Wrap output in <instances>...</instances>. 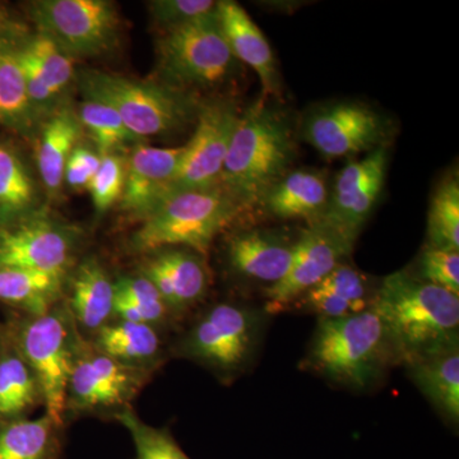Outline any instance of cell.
Here are the masks:
<instances>
[{
	"mask_svg": "<svg viewBox=\"0 0 459 459\" xmlns=\"http://www.w3.org/2000/svg\"><path fill=\"white\" fill-rule=\"evenodd\" d=\"M371 307L385 323L397 365L459 347V296L410 272L385 277Z\"/></svg>",
	"mask_w": 459,
	"mask_h": 459,
	"instance_id": "1",
	"label": "cell"
},
{
	"mask_svg": "<svg viewBox=\"0 0 459 459\" xmlns=\"http://www.w3.org/2000/svg\"><path fill=\"white\" fill-rule=\"evenodd\" d=\"M295 148L290 117L259 99L238 117L220 186L243 210L261 204L265 193L289 172Z\"/></svg>",
	"mask_w": 459,
	"mask_h": 459,
	"instance_id": "2",
	"label": "cell"
},
{
	"mask_svg": "<svg viewBox=\"0 0 459 459\" xmlns=\"http://www.w3.org/2000/svg\"><path fill=\"white\" fill-rule=\"evenodd\" d=\"M395 356L388 332L373 307L343 318H318L301 368L350 391L377 385Z\"/></svg>",
	"mask_w": 459,
	"mask_h": 459,
	"instance_id": "3",
	"label": "cell"
},
{
	"mask_svg": "<svg viewBox=\"0 0 459 459\" xmlns=\"http://www.w3.org/2000/svg\"><path fill=\"white\" fill-rule=\"evenodd\" d=\"M265 316L256 307L232 301L211 305L175 341L170 352L231 385L255 364Z\"/></svg>",
	"mask_w": 459,
	"mask_h": 459,
	"instance_id": "4",
	"label": "cell"
},
{
	"mask_svg": "<svg viewBox=\"0 0 459 459\" xmlns=\"http://www.w3.org/2000/svg\"><path fill=\"white\" fill-rule=\"evenodd\" d=\"M83 98L113 108L133 137L169 135L197 119L201 102L188 91L174 89L160 81H140L101 71L75 75Z\"/></svg>",
	"mask_w": 459,
	"mask_h": 459,
	"instance_id": "5",
	"label": "cell"
},
{
	"mask_svg": "<svg viewBox=\"0 0 459 459\" xmlns=\"http://www.w3.org/2000/svg\"><path fill=\"white\" fill-rule=\"evenodd\" d=\"M243 211L221 186L171 193L141 220L129 238L135 255L162 247H186L207 255L214 238Z\"/></svg>",
	"mask_w": 459,
	"mask_h": 459,
	"instance_id": "6",
	"label": "cell"
},
{
	"mask_svg": "<svg viewBox=\"0 0 459 459\" xmlns=\"http://www.w3.org/2000/svg\"><path fill=\"white\" fill-rule=\"evenodd\" d=\"M4 325L38 377L45 413L65 427L66 386L84 340L65 301L40 316L13 313Z\"/></svg>",
	"mask_w": 459,
	"mask_h": 459,
	"instance_id": "7",
	"label": "cell"
},
{
	"mask_svg": "<svg viewBox=\"0 0 459 459\" xmlns=\"http://www.w3.org/2000/svg\"><path fill=\"white\" fill-rule=\"evenodd\" d=\"M216 11L174 29L157 42L160 82L188 91L219 86L237 71Z\"/></svg>",
	"mask_w": 459,
	"mask_h": 459,
	"instance_id": "8",
	"label": "cell"
},
{
	"mask_svg": "<svg viewBox=\"0 0 459 459\" xmlns=\"http://www.w3.org/2000/svg\"><path fill=\"white\" fill-rule=\"evenodd\" d=\"M153 376L120 364L83 340L66 386L65 422L81 418L117 419L133 409V402Z\"/></svg>",
	"mask_w": 459,
	"mask_h": 459,
	"instance_id": "9",
	"label": "cell"
},
{
	"mask_svg": "<svg viewBox=\"0 0 459 459\" xmlns=\"http://www.w3.org/2000/svg\"><path fill=\"white\" fill-rule=\"evenodd\" d=\"M30 14L36 31L72 59L104 56L119 39V13L108 0H40L30 5Z\"/></svg>",
	"mask_w": 459,
	"mask_h": 459,
	"instance_id": "10",
	"label": "cell"
},
{
	"mask_svg": "<svg viewBox=\"0 0 459 459\" xmlns=\"http://www.w3.org/2000/svg\"><path fill=\"white\" fill-rule=\"evenodd\" d=\"M80 243L74 226L47 214H31L0 229V265L68 277Z\"/></svg>",
	"mask_w": 459,
	"mask_h": 459,
	"instance_id": "11",
	"label": "cell"
},
{
	"mask_svg": "<svg viewBox=\"0 0 459 459\" xmlns=\"http://www.w3.org/2000/svg\"><path fill=\"white\" fill-rule=\"evenodd\" d=\"M238 117L240 113L231 100L214 99L201 102L195 119L197 126L188 143L184 144L183 160L172 183L171 193L220 186Z\"/></svg>",
	"mask_w": 459,
	"mask_h": 459,
	"instance_id": "12",
	"label": "cell"
},
{
	"mask_svg": "<svg viewBox=\"0 0 459 459\" xmlns=\"http://www.w3.org/2000/svg\"><path fill=\"white\" fill-rule=\"evenodd\" d=\"M352 249V241L328 223L320 220L310 223L296 240L294 259L285 279L265 290V314L273 316L289 310L351 255Z\"/></svg>",
	"mask_w": 459,
	"mask_h": 459,
	"instance_id": "13",
	"label": "cell"
},
{
	"mask_svg": "<svg viewBox=\"0 0 459 459\" xmlns=\"http://www.w3.org/2000/svg\"><path fill=\"white\" fill-rule=\"evenodd\" d=\"M386 164L388 150L382 144L365 159L344 166L320 221L338 230L355 244L385 186Z\"/></svg>",
	"mask_w": 459,
	"mask_h": 459,
	"instance_id": "14",
	"label": "cell"
},
{
	"mask_svg": "<svg viewBox=\"0 0 459 459\" xmlns=\"http://www.w3.org/2000/svg\"><path fill=\"white\" fill-rule=\"evenodd\" d=\"M386 131L385 119L373 108L341 102L314 113L305 126V138L323 156L337 159L382 146Z\"/></svg>",
	"mask_w": 459,
	"mask_h": 459,
	"instance_id": "15",
	"label": "cell"
},
{
	"mask_svg": "<svg viewBox=\"0 0 459 459\" xmlns=\"http://www.w3.org/2000/svg\"><path fill=\"white\" fill-rule=\"evenodd\" d=\"M138 272L152 282L174 318H184L210 291L205 256L186 247H162L142 255Z\"/></svg>",
	"mask_w": 459,
	"mask_h": 459,
	"instance_id": "16",
	"label": "cell"
},
{
	"mask_svg": "<svg viewBox=\"0 0 459 459\" xmlns=\"http://www.w3.org/2000/svg\"><path fill=\"white\" fill-rule=\"evenodd\" d=\"M184 146H137L126 159V184L120 210L135 220L148 213L170 195L172 183L183 160Z\"/></svg>",
	"mask_w": 459,
	"mask_h": 459,
	"instance_id": "17",
	"label": "cell"
},
{
	"mask_svg": "<svg viewBox=\"0 0 459 459\" xmlns=\"http://www.w3.org/2000/svg\"><path fill=\"white\" fill-rule=\"evenodd\" d=\"M298 240V238H296ZM296 240L276 230L235 232L226 244L230 268L247 281L271 289L285 279L294 259Z\"/></svg>",
	"mask_w": 459,
	"mask_h": 459,
	"instance_id": "18",
	"label": "cell"
},
{
	"mask_svg": "<svg viewBox=\"0 0 459 459\" xmlns=\"http://www.w3.org/2000/svg\"><path fill=\"white\" fill-rule=\"evenodd\" d=\"M66 281V307L81 336L89 341L114 319L115 280L98 258L89 256Z\"/></svg>",
	"mask_w": 459,
	"mask_h": 459,
	"instance_id": "19",
	"label": "cell"
},
{
	"mask_svg": "<svg viewBox=\"0 0 459 459\" xmlns=\"http://www.w3.org/2000/svg\"><path fill=\"white\" fill-rule=\"evenodd\" d=\"M217 14L234 56L255 69L261 80L264 95L279 98L281 83L276 59L271 45L255 21L247 13L246 9L231 0L217 2Z\"/></svg>",
	"mask_w": 459,
	"mask_h": 459,
	"instance_id": "20",
	"label": "cell"
},
{
	"mask_svg": "<svg viewBox=\"0 0 459 459\" xmlns=\"http://www.w3.org/2000/svg\"><path fill=\"white\" fill-rule=\"evenodd\" d=\"M374 295L376 289H371L364 274L341 263L294 305L318 318H343L370 309Z\"/></svg>",
	"mask_w": 459,
	"mask_h": 459,
	"instance_id": "21",
	"label": "cell"
},
{
	"mask_svg": "<svg viewBox=\"0 0 459 459\" xmlns=\"http://www.w3.org/2000/svg\"><path fill=\"white\" fill-rule=\"evenodd\" d=\"M161 332L143 323L113 319L89 342L93 349L126 367L156 373L166 361Z\"/></svg>",
	"mask_w": 459,
	"mask_h": 459,
	"instance_id": "22",
	"label": "cell"
},
{
	"mask_svg": "<svg viewBox=\"0 0 459 459\" xmlns=\"http://www.w3.org/2000/svg\"><path fill=\"white\" fill-rule=\"evenodd\" d=\"M83 128L77 111L62 105L44 117L36 144V161L50 197H56L65 183L66 161L80 144Z\"/></svg>",
	"mask_w": 459,
	"mask_h": 459,
	"instance_id": "23",
	"label": "cell"
},
{
	"mask_svg": "<svg viewBox=\"0 0 459 459\" xmlns=\"http://www.w3.org/2000/svg\"><path fill=\"white\" fill-rule=\"evenodd\" d=\"M40 406H44V397L38 377L3 323L0 325V420L30 418Z\"/></svg>",
	"mask_w": 459,
	"mask_h": 459,
	"instance_id": "24",
	"label": "cell"
},
{
	"mask_svg": "<svg viewBox=\"0 0 459 459\" xmlns=\"http://www.w3.org/2000/svg\"><path fill=\"white\" fill-rule=\"evenodd\" d=\"M329 204L327 183L318 171H289L263 197L261 204L277 219H322Z\"/></svg>",
	"mask_w": 459,
	"mask_h": 459,
	"instance_id": "25",
	"label": "cell"
},
{
	"mask_svg": "<svg viewBox=\"0 0 459 459\" xmlns=\"http://www.w3.org/2000/svg\"><path fill=\"white\" fill-rule=\"evenodd\" d=\"M413 385L446 422H459V347L404 367Z\"/></svg>",
	"mask_w": 459,
	"mask_h": 459,
	"instance_id": "26",
	"label": "cell"
},
{
	"mask_svg": "<svg viewBox=\"0 0 459 459\" xmlns=\"http://www.w3.org/2000/svg\"><path fill=\"white\" fill-rule=\"evenodd\" d=\"M65 427L48 413L38 419L0 420V459H60Z\"/></svg>",
	"mask_w": 459,
	"mask_h": 459,
	"instance_id": "27",
	"label": "cell"
},
{
	"mask_svg": "<svg viewBox=\"0 0 459 459\" xmlns=\"http://www.w3.org/2000/svg\"><path fill=\"white\" fill-rule=\"evenodd\" d=\"M66 277L0 265V303L16 313L40 316L65 300Z\"/></svg>",
	"mask_w": 459,
	"mask_h": 459,
	"instance_id": "28",
	"label": "cell"
},
{
	"mask_svg": "<svg viewBox=\"0 0 459 459\" xmlns=\"http://www.w3.org/2000/svg\"><path fill=\"white\" fill-rule=\"evenodd\" d=\"M38 122L27 95L17 40L0 32V124L27 134Z\"/></svg>",
	"mask_w": 459,
	"mask_h": 459,
	"instance_id": "29",
	"label": "cell"
},
{
	"mask_svg": "<svg viewBox=\"0 0 459 459\" xmlns=\"http://www.w3.org/2000/svg\"><path fill=\"white\" fill-rule=\"evenodd\" d=\"M114 319L143 323L161 333L177 323L156 287L140 272L115 280Z\"/></svg>",
	"mask_w": 459,
	"mask_h": 459,
	"instance_id": "30",
	"label": "cell"
},
{
	"mask_svg": "<svg viewBox=\"0 0 459 459\" xmlns=\"http://www.w3.org/2000/svg\"><path fill=\"white\" fill-rule=\"evenodd\" d=\"M36 199L26 166L12 148L0 143V225L7 228L31 216Z\"/></svg>",
	"mask_w": 459,
	"mask_h": 459,
	"instance_id": "31",
	"label": "cell"
},
{
	"mask_svg": "<svg viewBox=\"0 0 459 459\" xmlns=\"http://www.w3.org/2000/svg\"><path fill=\"white\" fill-rule=\"evenodd\" d=\"M20 49L32 60L45 82L59 98H65L66 90L75 80L74 59L60 49L49 36L36 31L17 40Z\"/></svg>",
	"mask_w": 459,
	"mask_h": 459,
	"instance_id": "32",
	"label": "cell"
},
{
	"mask_svg": "<svg viewBox=\"0 0 459 459\" xmlns=\"http://www.w3.org/2000/svg\"><path fill=\"white\" fill-rule=\"evenodd\" d=\"M77 115L83 131H87L95 142L100 156L119 153L122 148L138 142L124 126L117 111L104 102L84 99Z\"/></svg>",
	"mask_w": 459,
	"mask_h": 459,
	"instance_id": "33",
	"label": "cell"
},
{
	"mask_svg": "<svg viewBox=\"0 0 459 459\" xmlns=\"http://www.w3.org/2000/svg\"><path fill=\"white\" fill-rule=\"evenodd\" d=\"M428 246L459 250V181H443L435 192L428 219Z\"/></svg>",
	"mask_w": 459,
	"mask_h": 459,
	"instance_id": "34",
	"label": "cell"
},
{
	"mask_svg": "<svg viewBox=\"0 0 459 459\" xmlns=\"http://www.w3.org/2000/svg\"><path fill=\"white\" fill-rule=\"evenodd\" d=\"M115 420L131 434L134 459H192L172 437L170 429L151 427L142 421L134 410L126 411Z\"/></svg>",
	"mask_w": 459,
	"mask_h": 459,
	"instance_id": "35",
	"label": "cell"
},
{
	"mask_svg": "<svg viewBox=\"0 0 459 459\" xmlns=\"http://www.w3.org/2000/svg\"><path fill=\"white\" fill-rule=\"evenodd\" d=\"M126 160L120 153L101 156L99 170L87 188L96 212L107 213L117 202H120L126 184Z\"/></svg>",
	"mask_w": 459,
	"mask_h": 459,
	"instance_id": "36",
	"label": "cell"
},
{
	"mask_svg": "<svg viewBox=\"0 0 459 459\" xmlns=\"http://www.w3.org/2000/svg\"><path fill=\"white\" fill-rule=\"evenodd\" d=\"M415 277L459 296V252L425 247Z\"/></svg>",
	"mask_w": 459,
	"mask_h": 459,
	"instance_id": "37",
	"label": "cell"
},
{
	"mask_svg": "<svg viewBox=\"0 0 459 459\" xmlns=\"http://www.w3.org/2000/svg\"><path fill=\"white\" fill-rule=\"evenodd\" d=\"M216 8L217 2L212 0H153L148 3L151 17L164 31L212 13Z\"/></svg>",
	"mask_w": 459,
	"mask_h": 459,
	"instance_id": "38",
	"label": "cell"
},
{
	"mask_svg": "<svg viewBox=\"0 0 459 459\" xmlns=\"http://www.w3.org/2000/svg\"><path fill=\"white\" fill-rule=\"evenodd\" d=\"M101 164V156L92 148L78 144L66 161L65 181L72 189L89 188Z\"/></svg>",
	"mask_w": 459,
	"mask_h": 459,
	"instance_id": "39",
	"label": "cell"
}]
</instances>
